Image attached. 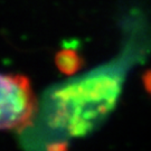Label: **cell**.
Instances as JSON below:
<instances>
[{
  "mask_svg": "<svg viewBox=\"0 0 151 151\" xmlns=\"http://www.w3.org/2000/svg\"><path fill=\"white\" fill-rule=\"evenodd\" d=\"M121 85V76L102 72L56 88L49 99L48 123L72 137L88 134L115 108Z\"/></svg>",
  "mask_w": 151,
  "mask_h": 151,
  "instance_id": "obj_1",
  "label": "cell"
},
{
  "mask_svg": "<svg viewBox=\"0 0 151 151\" xmlns=\"http://www.w3.org/2000/svg\"><path fill=\"white\" fill-rule=\"evenodd\" d=\"M0 127L5 131L20 132L32 125L37 101L28 77L22 74L1 75Z\"/></svg>",
  "mask_w": 151,
  "mask_h": 151,
  "instance_id": "obj_2",
  "label": "cell"
},
{
  "mask_svg": "<svg viewBox=\"0 0 151 151\" xmlns=\"http://www.w3.org/2000/svg\"><path fill=\"white\" fill-rule=\"evenodd\" d=\"M55 65L60 73L73 75L82 68L83 58L75 49L63 48L55 55Z\"/></svg>",
  "mask_w": 151,
  "mask_h": 151,
  "instance_id": "obj_3",
  "label": "cell"
},
{
  "mask_svg": "<svg viewBox=\"0 0 151 151\" xmlns=\"http://www.w3.org/2000/svg\"><path fill=\"white\" fill-rule=\"evenodd\" d=\"M142 80H143V86L146 88V91L151 94V70H147L143 74Z\"/></svg>",
  "mask_w": 151,
  "mask_h": 151,
  "instance_id": "obj_4",
  "label": "cell"
},
{
  "mask_svg": "<svg viewBox=\"0 0 151 151\" xmlns=\"http://www.w3.org/2000/svg\"><path fill=\"white\" fill-rule=\"evenodd\" d=\"M48 151H67V145L64 142H56L48 147Z\"/></svg>",
  "mask_w": 151,
  "mask_h": 151,
  "instance_id": "obj_5",
  "label": "cell"
}]
</instances>
